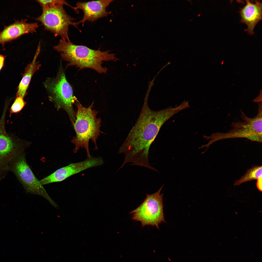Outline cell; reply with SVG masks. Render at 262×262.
<instances>
[{
	"label": "cell",
	"instance_id": "obj_13",
	"mask_svg": "<svg viewBox=\"0 0 262 262\" xmlns=\"http://www.w3.org/2000/svg\"><path fill=\"white\" fill-rule=\"evenodd\" d=\"M246 2L239 12L240 22L247 26L245 31L251 35L254 33L255 26L262 19V4L259 0H255L254 3L247 0Z\"/></svg>",
	"mask_w": 262,
	"mask_h": 262
},
{
	"label": "cell",
	"instance_id": "obj_12",
	"mask_svg": "<svg viewBox=\"0 0 262 262\" xmlns=\"http://www.w3.org/2000/svg\"><path fill=\"white\" fill-rule=\"evenodd\" d=\"M26 19L17 20L14 23L5 26L0 32V44L16 39L26 33H33L38 28L37 23H29Z\"/></svg>",
	"mask_w": 262,
	"mask_h": 262
},
{
	"label": "cell",
	"instance_id": "obj_15",
	"mask_svg": "<svg viewBox=\"0 0 262 262\" xmlns=\"http://www.w3.org/2000/svg\"><path fill=\"white\" fill-rule=\"evenodd\" d=\"M262 166H256L248 170L246 174L239 180L236 181L235 186L239 185L242 183L253 180L257 181L262 179Z\"/></svg>",
	"mask_w": 262,
	"mask_h": 262
},
{
	"label": "cell",
	"instance_id": "obj_17",
	"mask_svg": "<svg viewBox=\"0 0 262 262\" xmlns=\"http://www.w3.org/2000/svg\"><path fill=\"white\" fill-rule=\"evenodd\" d=\"M37 1L41 6L42 9L57 5H64L70 6L73 8V7L64 0H37Z\"/></svg>",
	"mask_w": 262,
	"mask_h": 262
},
{
	"label": "cell",
	"instance_id": "obj_11",
	"mask_svg": "<svg viewBox=\"0 0 262 262\" xmlns=\"http://www.w3.org/2000/svg\"><path fill=\"white\" fill-rule=\"evenodd\" d=\"M113 1L100 0L77 2L74 9L76 12L78 9L82 10L83 16L82 19L76 23L77 25L81 23L83 26L87 21L93 22L107 16L110 13L107 11L106 8Z\"/></svg>",
	"mask_w": 262,
	"mask_h": 262
},
{
	"label": "cell",
	"instance_id": "obj_1",
	"mask_svg": "<svg viewBox=\"0 0 262 262\" xmlns=\"http://www.w3.org/2000/svg\"><path fill=\"white\" fill-rule=\"evenodd\" d=\"M145 97L137 121L119 149V154H123L124 160L120 168L127 163L155 171L149 160L150 147L163 124L173 115L185 109L181 103L174 107H168L155 111L151 109Z\"/></svg>",
	"mask_w": 262,
	"mask_h": 262
},
{
	"label": "cell",
	"instance_id": "obj_14",
	"mask_svg": "<svg viewBox=\"0 0 262 262\" xmlns=\"http://www.w3.org/2000/svg\"><path fill=\"white\" fill-rule=\"evenodd\" d=\"M40 42L32 61L28 64L25 68L24 73L17 88L16 97L24 98L26 95L27 90L33 76L41 66L39 62L36 61L40 51Z\"/></svg>",
	"mask_w": 262,
	"mask_h": 262
},
{
	"label": "cell",
	"instance_id": "obj_7",
	"mask_svg": "<svg viewBox=\"0 0 262 262\" xmlns=\"http://www.w3.org/2000/svg\"><path fill=\"white\" fill-rule=\"evenodd\" d=\"M45 86L57 106L66 111L73 124L76 120V114L73 105L77 100L73 95L72 88L67 81L64 72L60 71L56 78L46 81Z\"/></svg>",
	"mask_w": 262,
	"mask_h": 262
},
{
	"label": "cell",
	"instance_id": "obj_6",
	"mask_svg": "<svg viewBox=\"0 0 262 262\" xmlns=\"http://www.w3.org/2000/svg\"><path fill=\"white\" fill-rule=\"evenodd\" d=\"M6 111H3L0 119V178L6 176L8 165L15 157L25 152L30 146L28 142L8 133L5 127Z\"/></svg>",
	"mask_w": 262,
	"mask_h": 262
},
{
	"label": "cell",
	"instance_id": "obj_16",
	"mask_svg": "<svg viewBox=\"0 0 262 262\" xmlns=\"http://www.w3.org/2000/svg\"><path fill=\"white\" fill-rule=\"evenodd\" d=\"M26 104L23 98L20 97H16L14 102L11 106L9 110V117L13 114L19 113L23 108Z\"/></svg>",
	"mask_w": 262,
	"mask_h": 262
},
{
	"label": "cell",
	"instance_id": "obj_9",
	"mask_svg": "<svg viewBox=\"0 0 262 262\" xmlns=\"http://www.w3.org/2000/svg\"><path fill=\"white\" fill-rule=\"evenodd\" d=\"M26 154L24 152L15 157L9 163V171L16 176L26 192L41 196L53 205L52 201L39 180L34 175L27 163Z\"/></svg>",
	"mask_w": 262,
	"mask_h": 262
},
{
	"label": "cell",
	"instance_id": "obj_10",
	"mask_svg": "<svg viewBox=\"0 0 262 262\" xmlns=\"http://www.w3.org/2000/svg\"><path fill=\"white\" fill-rule=\"evenodd\" d=\"M101 157H87L85 160L71 163L60 168L54 172L40 180L43 186L52 183L60 182L69 177L89 168L101 166L104 163Z\"/></svg>",
	"mask_w": 262,
	"mask_h": 262
},
{
	"label": "cell",
	"instance_id": "obj_19",
	"mask_svg": "<svg viewBox=\"0 0 262 262\" xmlns=\"http://www.w3.org/2000/svg\"><path fill=\"white\" fill-rule=\"evenodd\" d=\"M262 91L261 90L260 91V93L259 95L253 101L255 102H258V103L262 102Z\"/></svg>",
	"mask_w": 262,
	"mask_h": 262
},
{
	"label": "cell",
	"instance_id": "obj_8",
	"mask_svg": "<svg viewBox=\"0 0 262 262\" xmlns=\"http://www.w3.org/2000/svg\"><path fill=\"white\" fill-rule=\"evenodd\" d=\"M59 5L42 8V13L36 20L41 22L45 30L50 31L55 36H60L62 39L69 40V27L73 25L77 27L74 18L68 15L63 7Z\"/></svg>",
	"mask_w": 262,
	"mask_h": 262
},
{
	"label": "cell",
	"instance_id": "obj_3",
	"mask_svg": "<svg viewBox=\"0 0 262 262\" xmlns=\"http://www.w3.org/2000/svg\"><path fill=\"white\" fill-rule=\"evenodd\" d=\"M77 110L76 119L73 124L76 136L71 142L75 145L73 151L76 153L81 148L86 150L88 157L90 158L89 142L91 140L95 144V150L98 149L96 140L101 133L100 130L101 120L96 116L98 111L92 109L94 102L88 107L83 106L78 101H76Z\"/></svg>",
	"mask_w": 262,
	"mask_h": 262
},
{
	"label": "cell",
	"instance_id": "obj_18",
	"mask_svg": "<svg viewBox=\"0 0 262 262\" xmlns=\"http://www.w3.org/2000/svg\"><path fill=\"white\" fill-rule=\"evenodd\" d=\"M5 57L2 55H0V71L4 66V62Z\"/></svg>",
	"mask_w": 262,
	"mask_h": 262
},
{
	"label": "cell",
	"instance_id": "obj_2",
	"mask_svg": "<svg viewBox=\"0 0 262 262\" xmlns=\"http://www.w3.org/2000/svg\"><path fill=\"white\" fill-rule=\"evenodd\" d=\"M54 49L60 52L63 59L68 62L67 66H76L79 70L85 68L93 69L99 73H106L107 69L102 66L103 61H116L115 54L109 51L95 50L83 45H77L69 40L61 39Z\"/></svg>",
	"mask_w": 262,
	"mask_h": 262
},
{
	"label": "cell",
	"instance_id": "obj_4",
	"mask_svg": "<svg viewBox=\"0 0 262 262\" xmlns=\"http://www.w3.org/2000/svg\"><path fill=\"white\" fill-rule=\"evenodd\" d=\"M257 114L253 118L247 116L241 110V117L243 121L233 122L232 129L226 133L217 132L210 135L204 136L207 139H210L206 144L203 145L201 148L206 147L205 151L213 143L220 140L234 138H244L262 142V102H259Z\"/></svg>",
	"mask_w": 262,
	"mask_h": 262
},
{
	"label": "cell",
	"instance_id": "obj_5",
	"mask_svg": "<svg viewBox=\"0 0 262 262\" xmlns=\"http://www.w3.org/2000/svg\"><path fill=\"white\" fill-rule=\"evenodd\" d=\"M164 185L156 192L147 194L142 203L130 213L132 216V219L140 222L142 227L151 226L159 229L161 223L166 222L163 211L164 194H160Z\"/></svg>",
	"mask_w": 262,
	"mask_h": 262
}]
</instances>
